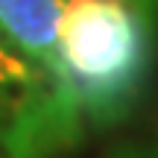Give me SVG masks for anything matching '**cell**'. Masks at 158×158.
Listing matches in <instances>:
<instances>
[{"instance_id":"cell-1","label":"cell","mask_w":158,"mask_h":158,"mask_svg":"<svg viewBox=\"0 0 158 158\" xmlns=\"http://www.w3.org/2000/svg\"><path fill=\"white\" fill-rule=\"evenodd\" d=\"M152 64V21L143 0H68L53 73L85 114L117 120L132 108Z\"/></svg>"},{"instance_id":"cell-2","label":"cell","mask_w":158,"mask_h":158,"mask_svg":"<svg viewBox=\"0 0 158 158\" xmlns=\"http://www.w3.org/2000/svg\"><path fill=\"white\" fill-rule=\"evenodd\" d=\"M59 0H0V29L44 68L59 62Z\"/></svg>"}]
</instances>
